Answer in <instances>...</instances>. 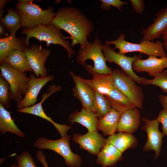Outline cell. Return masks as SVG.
<instances>
[{"instance_id":"obj_11","label":"cell","mask_w":167,"mask_h":167,"mask_svg":"<svg viewBox=\"0 0 167 167\" xmlns=\"http://www.w3.org/2000/svg\"><path fill=\"white\" fill-rule=\"evenodd\" d=\"M29 64L36 77L47 76V70L45 64L50 50L41 45L32 44L28 47L24 51Z\"/></svg>"},{"instance_id":"obj_14","label":"cell","mask_w":167,"mask_h":167,"mask_svg":"<svg viewBox=\"0 0 167 167\" xmlns=\"http://www.w3.org/2000/svg\"><path fill=\"white\" fill-rule=\"evenodd\" d=\"M72 139L79 145L80 148L86 150L89 153L96 156H97L106 143V139L97 131H88L83 135L75 133Z\"/></svg>"},{"instance_id":"obj_19","label":"cell","mask_w":167,"mask_h":167,"mask_svg":"<svg viewBox=\"0 0 167 167\" xmlns=\"http://www.w3.org/2000/svg\"><path fill=\"white\" fill-rule=\"evenodd\" d=\"M87 71L92 75L90 79L94 88L98 92L105 96L108 95L115 87L112 73L103 74L97 73L92 69V65L87 64L83 66Z\"/></svg>"},{"instance_id":"obj_29","label":"cell","mask_w":167,"mask_h":167,"mask_svg":"<svg viewBox=\"0 0 167 167\" xmlns=\"http://www.w3.org/2000/svg\"><path fill=\"white\" fill-rule=\"evenodd\" d=\"M31 114L44 119L51 123L57 129L61 137L67 135V131L71 126L67 125L60 124L55 122L50 117L47 116L45 113L42 107H37L33 108Z\"/></svg>"},{"instance_id":"obj_17","label":"cell","mask_w":167,"mask_h":167,"mask_svg":"<svg viewBox=\"0 0 167 167\" xmlns=\"http://www.w3.org/2000/svg\"><path fill=\"white\" fill-rule=\"evenodd\" d=\"M140 114L136 107L121 114L117 131L132 134L138 129L140 123Z\"/></svg>"},{"instance_id":"obj_4","label":"cell","mask_w":167,"mask_h":167,"mask_svg":"<svg viewBox=\"0 0 167 167\" xmlns=\"http://www.w3.org/2000/svg\"><path fill=\"white\" fill-rule=\"evenodd\" d=\"M105 42V44L110 45H113L114 46V48L118 49V53L121 54L139 52L141 54H144L148 56L167 57V54L164 49L163 43L159 41L154 42L147 40H141L139 43H133L126 41L125 39V34L122 33L116 40L106 41Z\"/></svg>"},{"instance_id":"obj_42","label":"cell","mask_w":167,"mask_h":167,"mask_svg":"<svg viewBox=\"0 0 167 167\" xmlns=\"http://www.w3.org/2000/svg\"><path fill=\"white\" fill-rule=\"evenodd\" d=\"M22 1L27 2H32L34 1L32 0H21Z\"/></svg>"},{"instance_id":"obj_38","label":"cell","mask_w":167,"mask_h":167,"mask_svg":"<svg viewBox=\"0 0 167 167\" xmlns=\"http://www.w3.org/2000/svg\"><path fill=\"white\" fill-rule=\"evenodd\" d=\"M162 37L163 40L162 43L164 49L167 52V31L162 34Z\"/></svg>"},{"instance_id":"obj_23","label":"cell","mask_w":167,"mask_h":167,"mask_svg":"<svg viewBox=\"0 0 167 167\" xmlns=\"http://www.w3.org/2000/svg\"><path fill=\"white\" fill-rule=\"evenodd\" d=\"M112 109L120 113L136 107L130 100L116 87L105 96Z\"/></svg>"},{"instance_id":"obj_3","label":"cell","mask_w":167,"mask_h":167,"mask_svg":"<svg viewBox=\"0 0 167 167\" xmlns=\"http://www.w3.org/2000/svg\"><path fill=\"white\" fill-rule=\"evenodd\" d=\"M21 18L22 27L31 29L39 25L50 24L56 15L55 9L49 6L42 9L39 5L31 2L19 1L15 6Z\"/></svg>"},{"instance_id":"obj_26","label":"cell","mask_w":167,"mask_h":167,"mask_svg":"<svg viewBox=\"0 0 167 167\" xmlns=\"http://www.w3.org/2000/svg\"><path fill=\"white\" fill-rule=\"evenodd\" d=\"M3 62L22 72H33L23 51L17 50L12 52L6 58Z\"/></svg>"},{"instance_id":"obj_10","label":"cell","mask_w":167,"mask_h":167,"mask_svg":"<svg viewBox=\"0 0 167 167\" xmlns=\"http://www.w3.org/2000/svg\"><path fill=\"white\" fill-rule=\"evenodd\" d=\"M69 72L75 84L73 88V95L79 101L83 108L96 113L93 106L94 88L90 79H83L71 71Z\"/></svg>"},{"instance_id":"obj_20","label":"cell","mask_w":167,"mask_h":167,"mask_svg":"<svg viewBox=\"0 0 167 167\" xmlns=\"http://www.w3.org/2000/svg\"><path fill=\"white\" fill-rule=\"evenodd\" d=\"M99 118L93 112L87 111L83 108L80 111H75L70 114L69 122L71 124L78 123L86 127L88 131H97Z\"/></svg>"},{"instance_id":"obj_27","label":"cell","mask_w":167,"mask_h":167,"mask_svg":"<svg viewBox=\"0 0 167 167\" xmlns=\"http://www.w3.org/2000/svg\"><path fill=\"white\" fill-rule=\"evenodd\" d=\"M1 24L10 34H15L16 32L21 27L20 17L16 11L8 8L7 13L0 18Z\"/></svg>"},{"instance_id":"obj_8","label":"cell","mask_w":167,"mask_h":167,"mask_svg":"<svg viewBox=\"0 0 167 167\" xmlns=\"http://www.w3.org/2000/svg\"><path fill=\"white\" fill-rule=\"evenodd\" d=\"M1 75L9 83L11 99L18 103L25 96L28 88L29 77L26 72H22L11 67L4 62L0 64Z\"/></svg>"},{"instance_id":"obj_2","label":"cell","mask_w":167,"mask_h":167,"mask_svg":"<svg viewBox=\"0 0 167 167\" xmlns=\"http://www.w3.org/2000/svg\"><path fill=\"white\" fill-rule=\"evenodd\" d=\"M61 31L60 28L49 24L39 25L31 29L23 28L20 34L26 35L25 41L28 47L30 45V38H35L40 41H45L47 47L51 44L61 45L67 51L68 57L71 58L75 52L69 41L65 39V36H64Z\"/></svg>"},{"instance_id":"obj_6","label":"cell","mask_w":167,"mask_h":167,"mask_svg":"<svg viewBox=\"0 0 167 167\" xmlns=\"http://www.w3.org/2000/svg\"><path fill=\"white\" fill-rule=\"evenodd\" d=\"M102 44L96 35L93 43L88 42L83 49H80L77 56V63L83 66L86 64L88 59L92 60L94 64L92 69L94 72L103 74H110L112 70L106 63V60L102 52Z\"/></svg>"},{"instance_id":"obj_9","label":"cell","mask_w":167,"mask_h":167,"mask_svg":"<svg viewBox=\"0 0 167 167\" xmlns=\"http://www.w3.org/2000/svg\"><path fill=\"white\" fill-rule=\"evenodd\" d=\"M102 52L106 61L113 62L122 69L128 76L140 84L144 85L145 78L137 75L134 72L132 65L134 62L139 58H142L141 55L135 54L132 56H128L116 52L115 49L110 45L105 44L102 45Z\"/></svg>"},{"instance_id":"obj_16","label":"cell","mask_w":167,"mask_h":167,"mask_svg":"<svg viewBox=\"0 0 167 167\" xmlns=\"http://www.w3.org/2000/svg\"><path fill=\"white\" fill-rule=\"evenodd\" d=\"M155 16L153 22L142 30L143 37L141 40L153 41L159 38L167 31V5L159 11Z\"/></svg>"},{"instance_id":"obj_12","label":"cell","mask_w":167,"mask_h":167,"mask_svg":"<svg viewBox=\"0 0 167 167\" xmlns=\"http://www.w3.org/2000/svg\"><path fill=\"white\" fill-rule=\"evenodd\" d=\"M144 125L142 129L146 131L147 135V139L143 148V151L148 152L153 150L155 152V159L159 156L164 136L159 129V122L157 119L150 120L143 118Z\"/></svg>"},{"instance_id":"obj_25","label":"cell","mask_w":167,"mask_h":167,"mask_svg":"<svg viewBox=\"0 0 167 167\" xmlns=\"http://www.w3.org/2000/svg\"><path fill=\"white\" fill-rule=\"evenodd\" d=\"M8 111L0 104V133L4 135L7 132L15 134L20 137H24L25 134L16 125Z\"/></svg>"},{"instance_id":"obj_33","label":"cell","mask_w":167,"mask_h":167,"mask_svg":"<svg viewBox=\"0 0 167 167\" xmlns=\"http://www.w3.org/2000/svg\"><path fill=\"white\" fill-rule=\"evenodd\" d=\"M102 2L100 5L101 9L105 11H110L111 6H114L122 12V6L124 5H127L128 3L121 0H101Z\"/></svg>"},{"instance_id":"obj_13","label":"cell","mask_w":167,"mask_h":167,"mask_svg":"<svg viewBox=\"0 0 167 167\" xmlns=\"http://www.w3.org/2000/svg\"><path fill=\"white\" fill-rule=\"evenodd\" d=\"M28 88L27 92L23 99L17 103L16 107L18 109L32 106L36 102L37 97L42 88L48 82L54 79V76L36 77L32 73L29 76Z\"/></svg>"},{"instance_id":"obj_41","label":"cell","mask_w":167,"mask_h":167,"mask_svg":"<svg viewBox=\"0 0 167 167\" xmlns=\"http://www.w3.org/2000/svg\"><path fill=\"white\" fill-rule=\"evenodd\" d=\"M4 10L3 9L1 10L0 11V18H2L3 16V14L4 12Z\"/></svg>"},{"instance_id":"obj_18","label":"cell","mask_w":167,"mask_h":167,"mask_svg":"<svg viewBox=\"0 0 167 167\" xmlns=\"http://www.w3.org/2000/svg\"><path fill=\"white\" fill-rule=\"evenodd\" d=\"M24 37H17L15 34H10L0 38V63L3 62L6 58L12 52L19 50L24 52L28 46Z\"/></svg>"},{"instance_id":"obj_7","label":"cell","mask_w":167,"mask_h":167,"mask_svg":"<svg viewBox=\"0 0 167 167\" xmlns=\"http://www.w3.org/2000/svg\"><path fill=\"white\" fill-rule=\"evenodd\" d=\"M111 73L115 87L136 108L143 109V93L136 82L122 70L117 68L112 70Z\"/></svg>"},{"instance_id":"obj_40","label":"cell","mask_w":167,"mask_h":167,"mask_svg":"<svg viewBox=\"0 0 167 167\" xmlns=\"http://www.w3.org/2000/svg\"><path fill=\"white\" fill-rule=\"evenodd\" d=\"M5 32V28L4 27L0 24V35L2 36L3 35Z\"/></svg>"},{"instance_id":"obj_5","label":"cell","mask_w":167,"mask_h":167,"mask_svg":"<svg viewBox=\"0 0 167 167\" xmlns=\"http://www.w3.org/2000/svg\"><path fill=\"white\" fill-rule=\"evenodd\" d=\"M70 139V136L67 135L55 140L41 137L36 140L33 146L40 150L49 149L55 152L64 158L66 164L70 167H80L82 159L80 156L71 150Z\"/></svg>"},{"instance_id":"obj_37","label":"cell","mask_w":167,"mask_h":167,"mask_svg":"<svg viewBox=\"0 0 167 167\" xmlns=\"http://www.w3.org/2000/svg\"><path fill=\"white\" fill-rule=\"evenodd\" d=\"M159 101L163 109L167 110V96L160 95L158 96Z\"/></svg>"},{"instance_id":"obj_39","label":"cell","mask_w":167,"mask_h":167,"mask_svg":"<svg viewBox=\"0 0 167 167\" xmlns=\"http://www.w3.org/2000/svg\"><path fill=\"white\" fill-rule=\"evenodd\" d=\"M9 1L7 0H0V10H2L5 7L6 2Z\"/></svg>"},{"instance_id":"obj_31","label":"cell","mask_w":167,"mask_h":167,"mask_svg":"<svg viewBox=\"0 0 167 167\" xmlns=\"http://www.w3.org/2000/svg\"><path fill=\"white\" fill-rule=\"evenodd\" d=\"M144 85H152L158 86L163 92L167 93V70L157 74L152 79H146Z\"/></svg>"},{"instance_id":"obj_35","label":"cell","mask_w":167,"mask_h":167,"mask_svg":"<svg viewBox=\"0 0 167 167\" xmlns=\"http://www.w3.org/2000/svg\"><path fill=\"white\" fill-rule=\"evenodd\" d=\"M133 9L137 14H141L144 11L145 4L143 0H130Z\"/></svg>"},{"instance_id":"obj_36","label":"cell","mask_w":167,"mask_h":167,"mask_svg":"<svg viewBox=\"0 0 167 167\" xmlns=\"http://www.w3.org/2000/svg\"><path fill=\"white\" fill-rule=\"evenodd\" d=\"M37 159L44 167H49L46 161V157L42 151L38 150L36 153Z\"/></svg>"},{"instance_id":"obj_32","label":"cell","mask_w":167,"mask_h":167,"mask_svg":"<svg viewBox=\"0 0 167 167\" xmlns=\"http://www.w3.org/2000/svg\"><path fill=\"white\" fill-rule=\"evenodd\" d=\"M15 159L19 167H37L32 156L27 152H22Z\"/></svg>"},{"instance_id":"obj_1","label":"cell","mask_w":167,"mask_h":167,"mask_svg":"<svg viewBox=\"0 0 167 167\" xmlns=\"http://www.w3.org/2000/svg\"><path fill=\"white\" fill-rule=\"evenodd\" d=\"M51 24L65 31L70 36H65L72 41L71 47L79 44L83 49L88 42L87 38L94 29L92 22L79 9L71 6L60 8Z\"/></svg>"},{"instance_id":"obj_24","label":"cell","mask_w":167,"mask_h":167,"mask_svg":"<svg viewBox=\"0 0 167 167\" xmlns=\"http://www.w3.org/2000/svg\"><path fill=\"white\" fill-rule=\"evenodd\" d=\"M106 142L112 144L123 153L128 149L135 148L138 141L132 134L122 132L109 136Z\"/></svg>"},{"instance_id":"obj_21","label":"cell","mask_w":167,"mask_h":167,"mask_svg":"<svg viewBox=\"0 0 167 167\" xmlns=\"http://www.w3.org/2000/svg\"><path fill=\"white\" fill-rule=\"evenodd\" d=\"M122 154L113 145L106 143L97 156L96 163L102 167L113 166L122 159Z\"/></svg>"},{"instance_id":"obj_28","label":"cell","mask_w":167,"mask_h":167,"mask_svg":"<svg viewBox=\"0 0 167 167\" xmlns=\"http://www.w3.org/2000/svg\"><path fill=\"white\" fill-rule=\"evenodd\" d=\"M93 106L95 113L99 118L104 116L112 109L105 96L95 88Z\"/></svg>"},{"instance_id":"obj_43","label":"cell","mask_w":167,"mask_h":167,"mask_svg":"<svg viewBox=\"0 0 167 167\" xmlns=\"http://www.w3.org/2000/svg\"><path fill=\"white\" fill-rule=\"evenodd\" d=\"M9 167H19L18 165L14 164L10 166Z\"/></svg>"},{"instance_id":"obj_34","label":"cell","mask_w":167,"mask_h":167,"mask_svg":"<svg viewBox=\"0 0 167 167\" xmlns=\"http://www.w3.org/2000/svg\"><path fill=\"white\" fill-rule=\"evenodd\" d=\"M157 119L162 125V133L164 136L167 135V110H161L158 115Z\"/></svg>"},{"instance_id":"obj_15","label":"cell","mask_w":167,"mask_h":167,"mask_svg":"<svg viewBox=\"0 0 167 167\" xmlns=\"http://www.w3.org/2000/svg\"><path fill=\"white\" fill-rule=\"evenodd\" d=\"M132 66L133 70L136 72H146L154 77L167 68V57L159 58L151 55L145 59L139 58L134 62Z\"/></svg>"},{"instance_id":"obj_22","label":"cell","mask_w":167,"mask_h":167,"mask_svg":"<svg viewBox=\"0 0 167 167\" xmlns=\"http://www.w3.org/2000/svg\"><path fill=\"white\" fill-rule=\"evenodd\" d=\"M121 113L112 109L105 115L99 118L97 131H101L105 136H111L117 131Z\"/></svg>"},{"instance_id":"obj_30","label":"cell","mask_w":167,"mask_h":167,"mask_svg":"<svg viewBox=\"0 0 167 167\" xmlns=\"http://www.w3.org/2000/svg\"><path fill=\"white\" fill-rule=\"evenodd\" d=\"M11 91L10 85L1 75L0 76V104L5 109H9L11 105L10 102Z\"/></svg>"}]
</instances>
